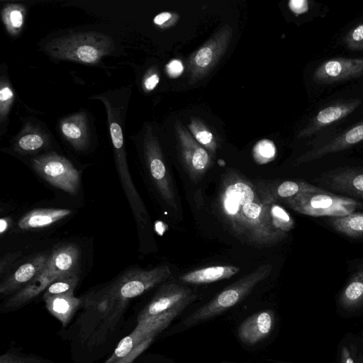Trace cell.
I'll list each match as a JSON object with an SVG mask.
<instances>
[{"mask_svg":"<svg viewBox=\"0 0 363 363\" xmlns=\"http://www.w3.org/2000/svg\"><path fill=\"white\" fill-rule=\"evenodd\" d=\"M47 143L45 135L38 130H27L21 135L15 143L16 151L21 154L35 152Z\"/></svg>","mask_w":363,"mask_h":363,"instance_id":"obj_26","label":"cell"},{"mask_svg":"<svg viewBox=\"0 0 363 363\" xmlns=\"http://www.w3.org/2000/svg\"><path fill=\"white\" fill-rule=\"evenodd\" d=\"M21 255L20 252H16L12 254H9L3 257L1 260L0 264V270L1 274H3L4 270L8 267L10 263H12L15 259H16Z\"/></svg>","mask_w":363,"mask_h":363,"instance_id":"obj_38","label":"cell"},{"mask_svg":"<svg viewBox=\"0 0 363 363\" xmlns=\"http://www.w3.org/2000/svg\"><path fill=\"white\" fill-rule=\"evenodd\" d=\"M13 92L4 80H1L0 89V119L2 122L10 110L13 101Z\"/></svg>","mask_w":363,"mask_h":363,"instance_id":"obj_32","label":"cell"},{"mask_svg":"<svg viewBox=\"0 0 363 363\" xmlns=\"http://www.w3.org/2000/svg\"><path fill=\"white\" fill-rule=\"evenodd\" d=\"M160 81V78L157 74H152L147 77L144 82L145 88L151 91L155 89Z\"/></svg>","mask_w":363,"mask_h":363,"instance_id":"obj_39","label":"cell"},{"mask_svg":"<svg viewBox=\"0 0 363 363\" xmlns=\"http://www.w3.org/2000/svg\"><path fill=\"white\" fill-rule=\"evenodd\" d=\"M46 52L60 60L93 64L114 50L111 37L96 32L76 33L55 38L45 45Z\"/></svg>","mask_w":363,"mask_h":363,"instance_id":"obj_2","label":"cell"},{"mask_svg":"<svg viewBox=\"0 0 363 363\" xmlns=\"http://www.w3.org/2000/svg\"><path fill=\"white\" fill-rule=\"evenodd\" d=\"M60 130L65 138L77 150H83L89 143L86 115L79 113L61 121Z\"/></svg>","mask_w":363,"mask_h":363,"instance_id":"obj_19","label":"cell"},{"mask_svg":"<svg viewBox=\"0 0 363 363\" xmlns=\"http://www.w3.org/2000/svg\"><path fill=\"white\" fill-rule=\"evenodd\" d=\"M60 276L46 272L43 269L38 277L11 296L5 303L4 307L14 308L28 302L48 288Z\"/></svg>","mask_w":363,"mask_h":363,"instance_id":"obj_21","label":"cell"},{"mask_svg":"<svg viewBox=\"0 0 363 363\" xmlns=\"http://www.w3.org/2000/svg\"><path fill=\"white\" fill-rule=\"evenodd\" d=\"M156 335H152L145 340L143 343L135 347L130 353L121 359L116 363H129L137 356L142 353L153 341Z\"/></svg>","mask_w":363,"mask_h":363,"instance_id":"obj_35","label":"cell"},{"mask_svg":"<svg viewBox=\"0 0 363 363\" xmlns=\"http://www.w3.org/2000/svg\"><path fill=\"white\" fill-rule=\"evenodd\" d=\"M360 104V100L352 99L325 107L317 113L306 128L301 130L299 136H308L320 129L343 118L352 113Z\"/></svg>","mask_w":363,"mask_h":363,"instance_id":"obj_15","label":"cell"},{"mask_svg":"<svg viewBox=\"0 0 363 363\" xmlns=\"http://www.w3.org/2000/svg\"><path fill=\"white\" fill-rule=\"evenodd\" d=\"M277 148L274 143L268 139L258 141L252 150V157L259 164H264L274 160Z\"/></svg>","mask_w":363,"mask_h":363,"instance_id":"obj_31","label":"cell"},{"mask_svg":"<svg viewBox=\"0 0 363 363\" xmlns=\"http://www.w3.org/2000/svg\"><path fill=\"white\" fill-rule=\"evenodd\" d=\"M340 363H354L351 352L346 346L341 349Z\"/></svg>","mask_w":363,"mask_h":363,"instance_id":"obj_40","label":"cell"},{"mask_svg":"<svg viewBox=\"0 0 363 363\" xmlns=\"http://www.w3.org/2000/svg\"><path fill=\"white\" fill-rule=\"evenodd\" d=\"M270 218L273 228L278 231L287 233L294 227L293 218L277 203H270Z\"/></svg>","mask_w":363,"mask_h":363,"instance_id":"obj_30","label":"cell"},{"mask_svg":"<svg viewBox=\"0 0 363 363\" xmlns=\"http://www.w3.org/2000/svg\"><path fill=\"white\" fill-rule=\"evenodd\" d=\"M181 157L189 178L194 182L201 180L211 164L208 151L187 133L179 134Z\"/></svg>","mask_w":363,"mask_h":363,"instance_id":"obj_11","label":"cell"},{"mask_svg":"<svg viewBox=\"0 0 363 363\" xmlns=\"http://www.w3.org/2000/svg\"><path fill=\"white\" fill-rule=\"evenodd\" d=\"M362 140H363V121L319 149L301 156L296 162L301 163L318 159L327 154L347 149Z\"/></svg>","mask_w":363,"mask_h":363,"instance_id":"obj_16","label":"cell"},{"mask_svg":"<svg viewBox=\"0 0 363 363\" xmlns=\"http://www.w3.org/2000/svg\"><path fill=\"white\" fill-rule=\"evenodd\" d=\"M282 201L292 210L311 216H342L353 213L360 205L354 199L322 189L301 193Z\"/></svg>","mask_w":363,"mask_h":363,"instance_id":"obj_5","label":"cell"},{"mask_svg":"<svg viewBox=\"0 0 363 363\" xmlns=\"http://www.w3.org/2000/svg\"><path fill=\"white\" fill-rule=\"evenodd\" d=\"M344 42L350 50H363V23L351 29L345 36Z\"/></svg>","mask_w":363,"mask_h":363,"instance_id":"obj_33","label":"cell"},{"mask_svg":"<svg viewBox=\"0 0 363 363\" xmlns=\"http://www.w3.org/2000/svg\"><path fill=\"white\" fill-rule=\"evenodd\" d=\"M1 363H31V362L25 361L24 359H18L14 358V357L5 355V356H1Z\"/></svg>","mask_w":363,"mask_h":363,"instance_id":"obj_42","label":"cell"},{"mask_svg":"<svg viewBox=\"0 0 363 363\" xmlns=\"http://www.w3.org/2000/svg\"><path fill=\"white\" fill-rule=\"evenodd\" d=\"M45 306L49 312L65 325L77 307L81 300L74 294H62L50 296L45 298Z\"/></svg>","mask_w":363,"mask_h":363,"instance_id":"obj_22","label":"cell"},{"mask_svg":"<svg viewBox=\"0 0 363 363\" xmlns=\"http://www.w3.org/2000/svg\"><path fill=\"white\" fill-rule=\"evenodd\" d=\"M172 274L170 268L167 265L150 269H131L125 272L100 293L107 298L111 309L119 308L124 306L130 298L164 282Z\"/></svg>","mask_w":363,"mask_h":363,"instance_id":"obj_4","label":"cell"},{"mask_svg":"<svg viewBox=\"0 0 363 363\" xmlns=\"http://www.w3.org/2000/svg\"><path fill=\"white\" fill-rule=\"evenodd\" d=\"M329 221L336 231L345 235L352 238L363 235V213L353 212L342 216L332 217Z\"/></svg>","mask_w":363,"mask_h":363,"instance_id":"obj_25","label":"cell"},{"mask_svg":"<svg viewBox=\"0 0 363 363\" xmlns=\"http://www.w3.org/2000/svg\"><path fill=\"white\" fill-rule=\"evenodd\" d=\"M363 75V57H336L328 60L315 69L313 80L318 84H331Z\"/></svg>","mask_w":363,"mask_h":363,"instance_id":"obj_10","label":"cell"},{"mask_svg":"<svg viewBox=\"0 0 363 363\" xmlns=\"http://www.w3.org/2000/svg\"><path fill=\"white\" fill-rule=\"evenodd\" d=\"M78 281L79 274L77 271L61 275L47 288L43 294V298L57 294H74Z\"/></svg>","mask_w":363,"mask_h":363,"instance_id":"obj_27","label":"cell"},{"mask_svg":"<svg viewBox=\"0 0 363 363\" xmlns=\"http://www.w3.org/2000/svg\"><path fill=\"white\" fill-rule=\"evenodd\" d=\"M34 170L50 185L68 194H76L80 186V173L65 157L55 153L31 160Z\"/></svg>","mask_w":363,"mask_h":363,"instance_id":"obj_6","label":"cell"},{"mask_svg":"<svg viewBox=\"0 0 363 363\" xmlns=\"http://www.w3.org/2000/svg\"><path fill=\"white\" fill-rule=\"evenodd\" d=\"M332 189L363 199V173L345 171L330 177Z\"/></svg>","mask_w":363,"mask_h":363,"instance_id":"obj_23","label":"cell"},{"mask_svg":"<svg viewBox=\"0 0 363 363\" xmlns=\"http://www.w3.org/2000/svg\"><path fill=\"white\" fill-rule=\"evenodd\" d=\"M218 206L224 221L240 240L269 247L287 236L273 228L270 204L263 202L256 185L235 171L226 172L222 179Z\"/></svg>","mask_w":363,"mask_h":363,"instance_id":"obj_1","label":"cell"},{"mask_svg":"<svg viewBox=\"0 0 363 363\" xmlns=\"http://www.w3.org/2000/svg\"><path fill=\"white\" fill-rule=\"evenodd\" d=\"M216 40H211L203 45L196 53L193 59V65L196 71L205 70L215 62L219 52L222 51V45H216Z\"/></svg>","mask_w":363,"mask_h":363,"instance_id":"obj_28","label":"cell"},{"mask_svg":"<svg viewBox=\"0 0 363 363\" xmlns=\"http://www.w3.org/2000/svg\"><path fill=\"white\" fill-rule=\"evenodd\" d=\"M195 138L198 143L206 146L211 151L216 149V143L213 134L206 129H199L196 132L193 131Z\"/></svg>","mask_w":363,"mask_h":363,"instance_id":"obj_34","label":"cell"},{"mask_svg":"<svg viewBox=\"0 0 363 363\" xmlns=\"http://www.w3.org/2000/svg\"><path fill=\"white\" fill-rule=\"evenodd\" d=\"M338 303L347 310L357 308L363 303V267L354 274L343 289Z\"/></svg>","mask_w":363,"mask_h":363,"instance_id":"obj_24","label":"cell"},{"mask_svg":"<svg viewBox=\"0 0 363 363\" xmlns=\"http://www.w3.org/2000/svg\"><path fill=\"white\" fill-rule=\"evenodd\" d=\"M274 324L275 316L272 311L257 312L240 324L238 329V337L245 344H257L271 333Z\"/></svg>","mask_w":363,"mask_h":363,"instance_id":"obj_14","label":"cell"},{"mask_svg":"<svg viewBox=\"0 0 363 363\" xmlns=\"http://www.w3.org/2000/svg\"><path fill=\"white\" fill-rule=\"evenodd\" d=\"M168 74L172 77H177L184 71L182 62L179 60H171L166 66Z\"/></svg>","mask_w":363,"mask_h":363,"instance_id":"obj_36","label":"cell"},{"mask_svg":"<svg viewBox=\"0 0 363 363\" xmlns=\"http://www.w3.org/2000/svg\"><path fill=\"white\" fill-rule=\"evenodd\" d=\"M272 265H260L254 271L245 274L217 294L210 301L189 315L183 324L191 327L210 320L240 302L256 286L268 277Z\"/></svg>","mask_w":363,"mask_h":363,"instance_id":"obj_3","label":"cell"},{"mask_svg":"<svg viewBox=\"0 0 363 363\" xmlns=\"http://www.w3.org/2000/svg\"><path fill=\"white\" fill-rule=\"evenodd\" d=\"M50 255L42 253L27 261L5 277L0 284L1 295H8L23 288L43 270Z\"/></svg>","mask_w":363,"mask_h":363,"instance_id":"obj_13","label":"cell"},{"mask_svg":"<svg viewBox=\"0 0 363 363\" xmlns=\"http://www.w3.org/2000/svg\"><path fill=\"white\" fill-rule=\"evenodd\" d=\"M144 150L150 174L159 194L169 206L176 209L177 205L172 178L157 140L146 135Z\"/></svg>","mask_w":363,"mask_h":363,"instance_id":"obj_9","label":"cell"},{"mask_svg":"<svg viewBox=\"0 0 363 363\" xmlns=\"http://www.w3.org/2000/svg\"><path fill=\"white\" fill-rule=\"evenodd\" d=\"M233 265L210 266L190 271L179 277V280L188 284H205L230 279L240 272Z\"/></svg>","mask_w":363,"mask_h":363,"instance_id":"obj_18","label":"cell"},{"mask_svg":"<svg viewBox=\"0 0 363 363\" xmlns=\"http://www.w3.org/2000/svg\"><path fill=\"white\" fill-rule=\"evenodd\" d=\"M187 306L175 308L160 316L138 323L135 329L121 340L113 354L106 363H116L135 347L152 335H157L178 316Z\"/></svg>","mask_w":363,"mask_h":363,"instance_id":"obj_8","label":"cell"},{"mask_svg":"<svg viewBox=\"0 0 363 363\" xmlns=\"http://www.w3.org/2000/svg\"><path fill=\"white\" fill-rule=\"evenodd\" d=\"M171 18L172 14L169 12L164 11L157 14L154 18L153 21L155 24L162 26L165 23V22L168 21Z\"/></svg>","mask_w":363,"mask_h":363,"instance_id":"obj_41","label":"cell"},{"mask_svg":"<svg viewBox=\"0 0 363 363\" xmlns=\"http://www.w3.org/2000/svg\"><path fill=\"white\" fill-rule=\"evenodd\" d=\"M8 225H9L8 220L6 218L5 219V218H2L1 219V228H0L1 234H3L6 231Z\"/></svg>","mask_w":363,"mask_h":363,"instance_id":"obj_43","label":"cell"},{"mask_svg":"<svg viewBox=\"0 0 363 363\" xmlns=\"http://www.w3.org/2000/svg\"><path fill=\"white\" fill-rule=\"evenodd\" d=\"M2 19L9 33L16 35L23 25V6L16 4L7 5L2 10Z\"/></svg>","mask_w":363,"mask_h":363,"instance_id":"obj_29","label":"cell"},{"mask_svg":"<svg viewBox=\"0 0 363 363\" xmlns=\"http://www.w3.org/2000/svg\"><path fill=\"white\" fill-rule=\"evenodd\" d=\"M79 258L78 246L72 243L64 244L52 252L44 270L58 275L77 271Z\"/></svg>","mask_w":363,"mask_h":363,"instance_id":"obj_17","label":"cell"},{"mask_svg":"<svg viewBox=\"0 0 363 363\" xmlns=\"http://www.w3.org/2000/svg\"><path fill=\"white\" fill-rule=\"evenodd\" d=\"M289 7L294 13L301 14L308 10V1L306 0H291L289 1Z\"/></svg>","mask_w":363,"mask_h":363,"instance_id":"obj_37","label":"cell"},{"mask_svg":"<svg viewBox=\"0 0 363 363\" xmlns=\"http://www.w3.org/2000/svg\"><path fill=\"white\" fill-rule=\"evenodd\" d=\"M256 187L260 198L266 204L284 201L301 193L320 189L303 181H260Z\"/></svg>","mask_w":363,"mask_h":363,"instance_id":"obj_12","label":"cell"},{"mask_svg":"<svg viewBox=\"0 0 363 363\" xmlns=\"http://www.w3.org/2000/svg\"><path fill=\"white\" fill-rule=\"evenodd\" d=\"M197 298L189 287L176 282L162 284L138 315V323L160 316L181 306H188Z\"/></svg>","mask_w":363,"mask_h":363,"instance_id":"obj_7","label":"cell"},{"mask_svg":"<svg viewBox=\"0 0 363 363\" xmlns=\"http://www.w3.org/2000/svg\"><path fill=\"white\" fill-rule=\"evenodd\" d=\"M69 209L40 208L28 212L18 222L22 230H31L49 226L69 216Z\"/></svg>","mask_w":363,"mask_h":363,"instance_id":"obj_20","label":"cell"}]
</instances>
